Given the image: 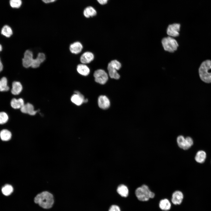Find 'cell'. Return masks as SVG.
<instances>
[{"mask_svg":"<svg viewBox=\"0 0 211 211\" xmlns=\"http://www.w3.org/2000/svg\"><path fill=\"white\" fill-rule=\"evenodd\" d=\"M54 201L53 195L47 191L43 192L38 194L34 198V202L35 203L45 209L51 207Z\"/></svg>","mask_w":211,"mask_h":211,"instance_id":"6da1fadb","label":"cell"},{"mask_svg":"<svg viewBox=\"0 0 211 211\" xmlns=\"http://www.w3.org/2000/svg\"><path fill=\"white\" fill-rule=\"evenodd\" d=\"M211 69V60H207L203 62L199 69V76L203 82L207 83H211V73L208 71Z\"/></svg>","mask_w":211,"mask_h":211,"instance_id":"7a4b0ae2","label":"cell"},{"mask_svg":"<svg viewBox=\"0 0 211 211\" xmlns=\"http://www.w3.org/2000/svg\"><path fill=\"white\" fill-rule=\"evenodd\" d=\"M135 194L137 199L142 201H147L149 198H152L155 196L154 193L146 185H143L137 188L135 190Z\"/></svg>","mask_w":211,"mask_h":211,"instance_id":"3957f363","label":"cell"},{"mask_svg":"<svg viewBox=\"0 0 211 211\" xmlns=\"http://www.w3.org/2000/svg\"><path fill=\"white\" fill-rule=\"evenodd\" d=\"M161 43L164 50L170 52L176 51L178 46L176 40L173 37L169 36L163 38Z\"/></svg>","mask_w":211,"mask_h":211,"instance_id":"277c9868","label":"cell"},{"mask_svg":"<svg viewBox=\"0 0 211 211\" xmlns=\"http://www.w3.org/2000/svg\"><path fill=\"white\" fill-rule=\"evenodd\" d=\"M177 142L178 146L185 150L190 148L193 144V141L190 137L186 138L182 135L178 136L177 138Z\"/></svg>","mask_w":211,"mask_h":211,"instance_id":"5b68a950","label":"cell"},{"mask_svg":"<svg viewBox=\"0 0 211 211\" xmlns=\"http://www.w3.org/2000/svg\"><path fill=\"white\" fill-rule=\"evenodd\" d=\"M93 76L95 81L101 84H105L108 79L107 74L104 70L101 69H98L95 71Z\"/></svg>","mask_w":211,"mask_h":211,"instance_id":"8992f818","label":"cell"},{"mask_svg":"<svg viewBox=\"0 0 211 211\" xmlns=\"http://www.w3.org/2000/svg\"><path fill=\"white\" fill-rule=\"evenodd\" d=\"M181 25L178 23H174L169 24L167 29V35L170 37H175L179 35Z\"/></svg>","mask_w":211,"mask_h":211,"instance_id":"52a82bcc","label":"cell"},{"mask_svg":"<svg viewBox=\"0 0 211 211\" xmlns=\"http://www.w3.org/2000/svg\"><path fill=\"white\" fill-rule=\"evenodd\" d=\"M33 59L32 52L29 50H26L24 53V57L22 59L23 66L26 68L31 67Z\"/></svg>","mask_w":211,"mask_h":211,"instance_id":"ba28073f","label":"cell"},{"mask_svg":"<svg viewBox=\"0 0 211 211\" xmlns=\"http://www.w3.org/2000/svg\"><path fill=\"white\" fill-rule=\"evenodd\" d=\"M75 93L73 94L71 98L72 103L77 106L81 105L83 103L88 101L87 99H85L84 96L78 91H75Z\"/></svg>","mask_w":211,"mask_h":211,"instance_id":"9c48e42d","label":"cell"},{"mask_svg":"<svg viewBox=\"0 0 211 211\" xmlns=\"http://www.w3.org/2000/svg\"><path fill=\"white\" fill-rule=\"evenodd\" d=\"M183 195L180 191L176 190L174 192L172 195L171 201L175 205L180 204L182 202Z\"/></svg>","mask_w":211,"mask_h":211,"instance_id":"30bf717a","label":"cell"},{"mask_svg":"<svg viewBox=\"0 0 211 211\" xmlns=\"http://www.w3.org/2000/svg\"><path fill=\"white\" fill-rule=\"evenodd\" d=\"M98 104L100 108L106 109L110 107V103L109 99L106 96L101 95L98 98Z\"/></svg>","mask_w":211,"mask_h":211,"instance_id":"8fae6325","label":"cell"},{"mask_svg":"<svg viewBox=\"0 0 211 211\" xmlns=\"http://www.w3.org/2000/svg\"><path fill=\"white\" fill-rule=\"evenodd\" d=\"M20 110L22 113L32 115H35L38 111L34 110L33 106L29 103L24 104L21 108Z\"/></svg>","mask_w":211,"mask_h":211,"instance_id":"7c38bea8","label":"cell"},{"mask_svg":"<svg viewBox=\"0 0 211 211\" xmlns=\"http://www.w3.org/2000/svg\"><path fill=\"white\" fill-rule=\"evenodd\" d=\"M94 58V55L92 52H86L83 53L81 56L80 60L82 64H88L93 61Z\"/></svg>","mask_w":211,"mask_h":211,"instance_id":"4fadbf2b","label":"cell"},{"mask_svg":"<svg viewBox=\"0 0 211 211\" xmlns=\"http://www.w3.org/2000/svg\"><path fill=\"white\" fill-rule=\"evenodd\" d=\"M45 54L42 53H39L37 57L35 59H33L31 67L33 68L39 67L40 64L45 61Z\"/></svg>","mask_w":211,"mask_h":211,"instance_id":"5bb4252c","label":"cell"},{"mask_svg":"<svg viewBox=\"0 0 211 211\" xmlns=\"http://www.w3.org/2000/svg\"><path fill=\"white\" fill-rule=\"evenodd\" d=\"M83 49L82 44L79 42H76L71 44L69 46V50L73 54H78Z\"/></svg>","mask_w":211,"mask_h":211,"instance_id":"9a60e30c","label":"cell"},{"mask_svg":"<svg viewBox=\"0 0 211 211\" xmlns=\"http://www.w3.org/2000/svg\"><path fill=\"white\" fill-rule=\"evenodd\" d=\"M22 86L19 81H13L12 84L11 93L14 95H17L20 93L22 90Z\"/></svg>","mask_w":211,"mask_h":211,"instance_id":"2e32d148","label":"cell"},{"mask_svg":"<svg viewBox=\"0 0 211 211\" xmlns=\"http://www.w3.org/2000/svg\"><path fill=\"white\" fill-rule=\"evenodd\" d=\"M77 72L80 74L86 76L89 74L90 70L88 67L84 64H80L77 67Z\"/></svg>","mask_w":211,"mask_h":211,"instance_id":"e0dca14e","label":"cell"},{"mask_svg":"<svg viewBox=\"0 0 211 211\" xmlns=\"http://www.w3.org/2000/svg\"><path fill=\"white\" fill-rule=\"evenodd\" d=\"M11 106L13 108L18 109L21 108L24 105L23 100L22 98L16 99L13 98L11 101Z\"/></svg>","mask_w":211,"mask_h":211,"instance_id":"ac0fdd59","label":"cell"},{"mask_svg":"<svg viewBox=\"0 0 211 211\" xmlns=\"http://www.w3.org/2000/svg\"><path fill=\"white\" fill-rule=\"evenodd\" d=\"M96 14V10L94 8L91 6L86 7L83 11L84 15L86 18L95 16Z\"/></svg>","mask_w":211,"mask_h":211,"instance_id":"d6986e66","label":"cell"},{"mask_svg":"<svg viewBox=\"0 0 211 211\" xmlns=\"http://www.w3.org/2000/svg\"><path fill=\"white\" fill-rule=\"evenodd\" d=\"M159 207L162 210L168 211L169 210L171 207V203L167 199L161 200L159 203Z\"/></svg>","mask_w":211,"mask_h":211,"instance_id":"ffe728a7","label":"cell"},{"mask_svg":"<svg viewBox=\"0 0 211 211\" xmlns=\"http://www.w3.org/2000/svg\"><path fill=\"white\" fill-rule=\"evenodd\" d=\"M107 69L109 75L111 78L116 79H119L120 75L117 72V70L112 67L109 63L108 64Z\"/></svg>","mask_w":211,"mask_h":211,"instance_id":"44dd1931","label":"cell"},{"mask_svg":"<svg viewBox=\"0 0 211 211\" xmlns=\"http://www.w3.org/2000/svg\"><path fill=\"white\" fill-rule=\"evenodd\" d=\"M206 157L205 152L203 150H200L197 153L195 157V160L198 163H202L205 161Z\"/></svg>","mask_w":211,"mask_h":211,"instance_id":"7402d4cb","label":"cell"},{"mask_svg":"<svg viewBox=\"0 0 211 211\" xmlns=\"http://www.w3.org/2000/svg\"><path fill=\"white\" fill-rule=\"evenodd\" d=\"M117 192L121 196L127 197L129 193V190L127 187L125 185H120L117 189Z\"/></svg>","mask_w":211,"mask_h":211,"instance_id":"603a6c76","label":"cell"},{"mask_svg":"<svg viewBox=\"0 0 211 211\" xmlns=\"http://www.w3.org/2000/svg\"><path fill=\"white\" fill-rule=\"evenodd\" d=\"M0 137L2 140L7 141L11 139V134L9 130L6 129H4L0 132Z\"/></svg>","mask_w":211,"mask_h":211,"instance_id":"cb8c5ba5","label":"cell"},{"mask_svg":"<svg viewBox=\"0 0 211 211\" xmlns=\"http://www.w3.org/2000/svg\"><path fill=\"white\" fill-rule=\"evenodd\" d=\"M1 33L6 37L9 38L13 34L12 30L9 26L6 25L2 28Z\"/></svg>","mask_w":211,"mask_h":211,"instance_id":"d4e9b609","label":"cell"},{"mask_svg":"<svg viewBox=\"0 0 211 211\" xmlns=\"http://www.w3.org/2000/svg\"><path fill=\"white\" fill-rule=\"evenodd\" d=\"M9 89L7 78L5 77H2L0 80V91H7Z\"/></svg>","mask_w":211,"mask_h":211,"instance_id":"484cf974","label":"cell"},{"mask_svg":"<svg viewBox=\"0 0 211 211\" xmlns=\"http://www.w3.org/2000/svg\"><path fill=\"white\" fill-rule=\"evenodd\" d=\"M13 191L12 186L10 185L7 184L2 187L1 191L2 193L5 196H8L11 194Z\"/></svg>","mask_w":211,"mask_h":211,"instance_id":"4316f807","label":"cell"},{"mask_svg":"<svg viewBox=\"0 0 211 211\" xmlns=\"http://www.w3.org/2000/svg\"><path fill=\"white\" fill-rule=\"evenodd\" d=\"M8 119L7 114L4 112H0V124H3L6 123Z\"/></svg>","mask_w":211,"mask_h":211,"instance_id":"83f0119b","label":"cell"},{"mask_svg":"<svg viewBox=\"0 0 211 211\" xmlns=\"http://www.w3.org/2000/svg\"><path fill=\"white\" fill-rule=\"evenodd\" d=\"M9 3L12 8H18L21 6L22 1L21 0H10Z\"/></svg>","mask_w":211,"mask_h":211,"instance_id":"f1b7e54d","label":"cell"},{"mask_svg":"<svg viewBox=\"0 0 211 211\" xmlns=\"http://www.w3.org/2000/svg\"><path fill=\"white\" fill-rule=\"evenodd\" d=\"M109 63L112 67L117 70H119L121 67V63L116 60H113Z\"/></svg>","mask_w":211,"mask_h":211,"instance_id":"f546056e","label":"cell"},{"mask_svg":"<svg viewBox=\"0 0 211 211\" xmlns=\"http://www.w3.org/2000/svg\"><path fill=\"white\" fill-rule=\"evenodd\" d=\"M109 211H120V207L115 205H112L109 208Z\"/></svg>","mask_w":211,"mask_h":211,"instance_id":"4dcf8cb0","label":"cell"},{"mask_svg":"<svg viewBox=\"0 0 211 211\" xmlns=\"http://www.w3.org/2000/svg\"><path fill=\"white\" fill-rule=\"evenodd\" d=\"M98 2L101 5H104L107 4L108 0H97Z\"/></svg>","mask_w":211,"mask_h":211,"instance_id":"1f68e13d","label":"cell"},{"mask_svg":"<svg viewBox=\"0 0 211 211\" xmlns=\"http://www.w3.org/2000/svg\"><path fill=\"white\" fill-rule=\"evenodd\" d=\"M43 2L46 3H48L55 1L56 0H42Z\"/></svg>","mask_w":211,"mask_h":211,"instance_id":"d6a6232c","label":"cell"},{"mask_svg":"<svg viewBox=\"0 0 211 211\" xmlns=\"http://www.w3.org/2000/svg\"><path fill=\"white\" fill-rule=\"evenodd\" d=\"M3 65L0 58V72H1L3 70Z\"/></svg>","mask_w":211,"mask_h":211,"instance_id":"836d02e7","label":"cell"},{"mask_svg":"<svg viewBox=\"0 0 211 211\" xmlns=\"http://www.w3.org/2000/svg\"><path fill=\"white\" fill-rule=\"evenodd\" d=\"M2 49V45L0 44V52L1 51Z\"/></svg>","mask_w":211,"mask_h":211,"instance_id":"e575fe53","label":"cell"}]
</instances>
